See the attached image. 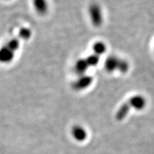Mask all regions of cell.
I'll list each match as a JSON object with an SVG mask.
<instances>
[{
	"mask_svg": "<svg viewBox=\"0 0 154 154\" xmlns=\"http://www.w3.org/2000/svg\"><path fill=\"white\" fill-rule=\"evenodd\" d=\"M14 57V51H12L7 47H3L0 49V61L3 63L9 62L12 60Z\"/></svg>",
	"mask_w": 154,
	"mask_h": 154,
	"instance_id": "cell-1",
	"label": "cell"
},
{
	"mask_svg": "<svg viewBox=\"0 0 154 154\" xmlns=\"http://www.w3.org/2000/svg\"><path fill=\"white\" fill-rule=\"evenodd\" d=\"M19 35L22 36V38H28L31 35V32L29 30L27 29H23L21 30Z\"/></svg>",
	"mask_w": 154,
	"mask_h": 154,
	"instance_id": "cell-5",
	"label": "cell"
},
{
	"mask_svg": "<svg viewBox=\"0 0 154 154\" xmlns=\"http://www.w3.org/2000/svg\"><path fill=\"white\" fill-rule=\"evenodd\" d=\"M73 136L76 139L79 140H83L86 138V134L82 127H75L72 131Z\"/></svg>",
	"mask_w": 154,
	"mask_h": 154,
	"instance_id": "cell-2",
	"label": "cell"
},
{
	"mask_svg": "<svg viewBox=\"0 0 154 154\" xmlns=\"http://www.w3.org/2000/svg\"><path fill=\"white\" fill-rule=\"evenodd\" d=\"M9 49H10L12 51H14L15 50H17L19 47V42L16 39H12L7 44V46Z\"/></svg>",
	"mask_w": 154,
	"mask_h": 154,
	"instance_id": "cell-4",
	"label": "cell"
},
{
	"mask_svg": "<svg viewBox=\"0 0 154 154\" xmlns=\"http://www.w3.org/2000/svg\"><path fill=\"white\" fill-rule=\"evenodd\" d=\"M96 52H99V53H102L104 51V46L102 45V44H97L96 46Z\"/></svg>",
	"mask_w": 154,
	"mask_h": 154,
	"instance_id": "cell-6",
	"label": "cell"
},
{
	"mask_svg": "<svg viewBox=\"0 0 154 154\" xmlns=\"http://www.w3.org/2000/svg\"><path fill=\"white\" fill-rule=\"evenodd\" d=\"M35 7L38 12L43 14L47 11V5L44 0H34Z\"/></svg>",
	"mask_w": 154,
	"mask_h": 154,
	"instance_id": "cell-3",
	"label": "cell"
}]
</instances>
